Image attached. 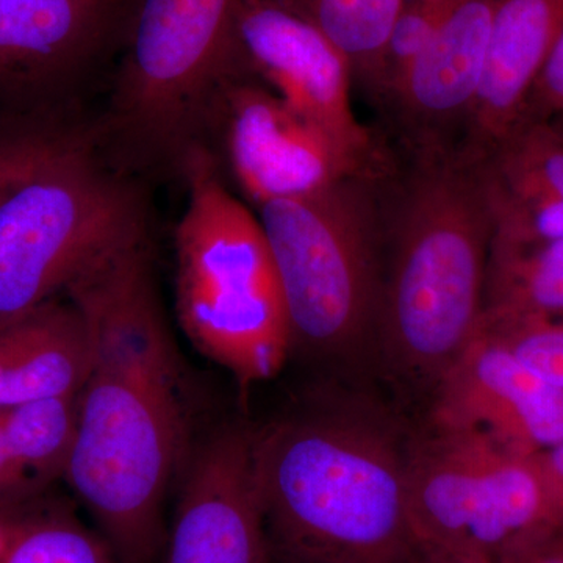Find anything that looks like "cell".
I'll return each mask as SVG.
<instances>
[{"instance_id":"cell-24","label":"cell","mask_w":563,"mask_h":563,"mask_svg":"<svg viewBox=\"0 0 563 563\" xmlns=\"http://www.w3.org/2000/svg\"><path fill=\"white\" fill-rule=\"evenodd\" d=\"M533 372L563 388V320L481 322Z\"/></svg>"},{"instance_id":"cell-12","label":"cell","mask_w":563,"mask_h":563,"mask_svg":"<svg viewBox=\"0 0 563 563\" xmlns=\"http://www.w3.org/2000/svg\"><path fill=\"white\" fill-rule=\"evenodd\" d=\"M429 426L483 432L514 453L536 457L563 442V388L481 325L432 391Z\"/></svg>"},{"instance_id":"cell-14","label":"cell","mask_w":563,"mask_h":563,"mask_svg":"<svg viewBox=\"0 0 563 563\" xmlns=\"http://www.w3.org/2000/svg\"><path fill=\"white\" fill-rule=\"evenodd\" d=\"M132 0H0V95H38L120 49Z\"/></svg>"},{"instance_id":"cell-2","label":"cell","mask_w":563,"mask_h":563,"mask_svg":"<svg viewBox=\"0 0 563 563\" xmlns=\"http://www.w3.org/2000/svg\"><path fill=\"white\" fill-rule=\"evenodd\" d=\"M379 199L373 350L396 379L432 393L483 322L490 206L476 163L457 151L393 155Z\"/></svg>"},{"instance_id":"cell-13","label":"cell","mask_w":563,"mask_h":563,"mask_svg":"<svg viewBox=\"0 0 563 563\" xmlns=\"http://www.w3.org/2000/svg\"><path fill=\"white\" fill-rule=\"evenodd\" d=\"M498 0H451L431 43L384 107L398 150L457 151L483 81Z\"/></svg>"},{"instance_id":"cell-8","label":"cell","mask_w":563,"mask_h":563,"mask_svg":"<svg viewBox=\"0 0 563 563\" xmlns=\"http://www.w3.org/2000/svg\"><path fill=\"white\" fill-rule=\"evenodd\" d=\"M407 507L417 544L493 561L558 520L536 457L483 432L433 426L407 444Z\"/></svg>"},{"instance_id":"cell-18","label":"cell","mask_w":563,"mask_h":563,"mask_svg":"<svg viewBox=\"0 0 563 563\" xmlns=\"http://www.w3.org/2000/svg\"><path fill=\"white\" fill-rule=\"evenodd\" d=\"M0 563H120L109 543L51 488L0 499Z\"/></svg>"},{"instance_id":"cell-6","label":"cell","mask_w":563,"mask_h":563,"mask_svg":"<svg viewBox=\"0 0 563 563\" xmlns=\"http://www.w3.org/2000/svg\"><path fill=\"white\" fill-rule=\"evenodd\" d=\"M240 2L132 0L110 128L136 162L180 166L202 144L233 73V22Z\"/></svg>"},{"instance_id":"cell-26","label":"cell","mask_w":563,"mask_h":563,"mask_svg":"<svg viewBox=\"0 0 563 563\" xmlns=\"http://www.w3.org/2000/svg\"><path fill=\"white\" fill-rule=\"evenodd\" d=\"M496 563H563V521L533 529L498 555Z\"/></svg>"},{"instance_id":"cell-29","label":"cell","mask_w":563,"mask_h":563,"mask_svg":"<svg viewBox=\"0 0 563 563\" xmlns=\"http://www.w3.org/2000/svg\"><path fill=\"white\" fill-rule=\"evenodd\" d=\"M407 563H496L487 555L470 551L450 550V548L417 544L412 558Z\"/></svg>"},{"instance_id":"cell-4","label":"cell","mask_w":563,"mask_h":563,"mask_svg":"<svg viewBox=\"0 0 563 563\" xmlns=\"http://www.w3.org/2000/svg\"><path fill=\"white\" fill-rule=\"evenodd\" d=\"M180 169L188 187L174 233L181 329L243 387L265 383L287 362L291 333L261 221L224 187L203 144Z\"/></svg>"},{"instance_id":"cell-3","label":"cell","mask_w":563,"mask_h":563,"mask_svg":"<svg viewBox=\"0 0 563 563\" xmlns=\"http://www.w3.org/2000/svg\"><path fill=\"white\" fill-rule=\"evenodd\" d=\"M273 554L284 563H407V444L390 418L307 402L251 432Z\"/></svg>"},{"instance_id":"cell-19","label":"cell","mask_w":563,"mask_h":563,"mask_svg":"<svg viewBox=\"0 0 563 563\" xmlns=\"http://www.w3.org/2000/svg\"><path fill=\"white\" fill-rule=\"evenodd\" d=\"M483 320H563V239L521 243L492 236Z\"/></svg>"},{"instance_id":"cell-17","label":"cell","mask_w":563,"mask_h":563,"mask_svg":"<svg viewBox=\"0 0 563 563\" xmlns=\"http://www.w3.org/2000/svg\"><path fill=\"white\" fill-rule=\"evenodd\" d=\"M90 340L76 307L57 299L0 320V410L80 393Z\"/></svg>"},{"instance_id":"cell-1","label":"cell","mask_w":563,"mask_h":563,"mask_svg":"<svg viewBox=\"0 0 563 563\" xmlns=\"http://www.w3.org/2000/svg\"><path fill=\"white\" fill-rule=\"evenodd\" d=\"M65 292L90 340L65 481L118 562L158 563L185 410L146 233L107 252Z\"/></svg>"},{"instance_id":"cell-25","label":"cell","mask_w":563,"mask_h":563,"mask_svg":"<svg viewBox=\"0 0 563 563\" xmlns=\"http://www.w3.org/2000/svg\"><path fill=\"white\" fill-rule=\"evenodd\" d=\"M555 117H563V29L533 84L525 114L536 120Z\"/></svg>"},{"instance_id":"cell-28","label":"cell","mask_w":563,"mask_h":563,"mask_svg":"<svg viewBox=\"0 0 563 563\" xmlns=\"http://www.w3.org/2000/svg\"><path fill=\"white\" fill-rule=\"evenodd\" d=\"M27 492L36 490H32L27 483H25L20 466H18L13 454H11L5 429H3L2 413H0V499Z\"/></svg>"},{"instance_id":"cell-30","label":"cell","mask_w":563,"mask_h":563,"mask_svg":"<svg viewBox=\"0 0 563 563\" xmlns=\"http://www.w3.org/2000/svg\"><path fill=\"white\" fill-rule=\"evenodd\" d=\"M548 121H550L551 124H553L554 128L558 129V132L563 136V117L551 118V120Z\"/></svg>"},{"instance_id":"cell-21","label":"cell","mask_w":563,"mask_h":563,"mask_svg":"<svg viewBox=\"0 0 563 563\" xmlns=\"http://www.w3.org/2000/svg\"><path fill=\"white\" fill-rule=\"evenodd\" d=\"M80 393L0 410L11 454L32 490L65 479L79 426Z\"/></svg>"},{"instance_id":"cell-23","label":"cell","mask_w":563,"mask_h":563,"mask_svg":"<svg viewBox=\"0 0 563 563\" xmlns=\"http://www.w3.org/2000/svg\"><path fill=\"white\" fill-rule=\"evenodd\" d=\"M77 139L73 133L38 124L0 131V203Z\"/></svg>"},{"instance_id":"cell-5","label":"cell","mask_w":563,"mask_h":563,"mask_svg":"<svg viewBox=\"0 0 563 563\" xmlns=\"http://www.w3.org/2000/svg\"><path fill=\"white\" fill-rule=\"evenodd\" d=\"M380 173L258 207L287 309L291 351L350 361L373 350L383 272Z\"/></svg>"},{"instance_id":"cell-7","label":"cell","mask_w":563,"mask_h":563,"mask_svg":"<svg viewBox=\"0 0 563 563\" xmlns=\"http://www.w3.org/2000/svg\"><path fill=\"white\" fill-rule=\"evenodd\" d=\"M143 232L135 190L77 139L0 203V320L65 292Z\"/></svg>"},{"instance_id":"cell-11","label":"cell","mask_w":563,"mask_h":563,"mask_svg":"<svg viewBox=\"0 0 563 563\" xmlns=\"http://www.w3.org/2000/svg\"><path fill=\"white\" fill-rule=\"evenodd\" d=\"M251 432L224 426L192 454L158 563H273Z\"/></svg>"},{"instance_id":"cell-16","label":"cell","mask_w":563,"mask_h":563,"mask_svg":"<svg viewBox=\"0 0 563 563\" xmlns=\"http://www.w3.org/2000/svg\"><path fill=\"white\" fill-rule=\"evenodd\" d=\"M476 163L493 236L509 242L563 239V136L525 118Z\"/></svg>"},{"instance_id":"cell-15","label":"cell","mask_w":563,"mask_h":563,"mask_svg":"<svg viewBox=\"0 0 563 563\" xmlns=\"http://www.w3.org/2000/svg\"><path fill=\"white\" fill-rule=\"evenodd\" d=\"M563 29V0H498L487 62L459 154L477 162L526 114L529 96Z\"/></svg>"},{"instance_id":"cell-22","label":"cell","mask_w":563,"mask_h":563,"mask_svg":"<svg viewBox=\"0 0 563 563\" xmlns=\"http://www.w3.org/2000/svg\"><path fill=\"white\" fill-rule=\"evenodd\" d=\"M450 5L451 0H402L385 49L374 99L380 110L398 91L404 77L431 43Z\"/></svg>"},{"instance_id":"cell-20","label":"cell","mask_w":563,"mask_h":563,"mask_svg":"<svg viewBox=\"0 0 563 563\" xmlns=\"http://www.w3.org/2000/svg\"><path fill=\"white\" fill-rule=\"evenodd\" d=\"M331 40L350 63L354 84L374 102L388 38L402 0H272Z\"/></svg>"},{"instance_id":"cell-10","label":"cell","mask_w":563,"mask_h":563,"mask_svg":"<svg viewBox=\"0 0 563 563\" xmlns=\"http://www.w3.org/2000/svg\"><path fill=\"white\" fill-rule=\"evenodd\" d=\"M218 121L224 122L233 176L257 209L314 195L362 174L276 92L236 66L218 99Z\"/></svg>"},{"instance_id":"cell-27","label":"cell","mask_w":563,"mask_h":563,"mask_svg":"<svg viewBox=\"0 0 563 563\" xmlns=\"http://www.w3.org/2000/svg\"><path fill=\"white\" fill-rule=\"evenodd\" d=\"M536 462L547 485L555 517L563 521V442L536 455Z\"/></svg>"},{"instance_id":"cell-9","label":"cell","mask_w":563,"mask_h":563,"mask_svg":"<svg viewBox=\"0 0 563 563\" xmlns=\"http://www.w3.org/2000/svg\"><path fill=\"white\" fill-rule=\"evenodd\" d=\"M239 66L322 133L357 173L379 172L390 158L355 117L354 77L331 40L272 0H242L232 35Z\"/></svg>"}]
</instances>
